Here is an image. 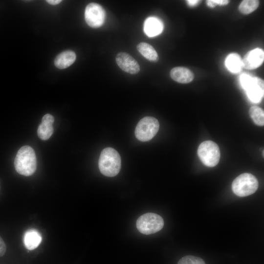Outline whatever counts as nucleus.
<instances>
[{"instance_id":"f03ea898","label":"nucleus","mask_w":264,"mask_h":264,"mask_svg":"<svg viewBox=\"0 0 264 264\" xmlns=\"http://www.w3.org/2000/svg\"><path fill=\"white\" fill-rule=\"evenodd\" d=\"M119 153L114 149L108 147L101 153L98 166L100 172L104 176L112 177L119 172L121 165Z\"/></svg>"},{"instance_id":"393cba45","label":"nucleus","mask_w":264,"mask_h":264,"mask_svg":"<svg viewBox=\"0 0 264 264\" xmlns=\"http://www.w3.org/2000/svg\"><path fill=\"white\" fill-rule=\"evenodd\" d=\"M46 1L51 5H56L60 3L62 0H47Z\"/></svg>"},{"instance_id":"f257e3e1","label":"nucleus","mask_w":264,"mask_h":264,"mask_svg":"<svg viewBox=\"0 0 264 264\" xmlns=\"http://www.w3.org/2000/svg\"><path fill=\"white\" fill-rule=\"evenodd\" d=\"M16 171L20 175L30 176L37 168L36 156L34 150L29 146L21 147L17 152L14 160Z\"/></svg>"},{"instance_id":"4be33fe9","label":"nucleus","mask_w":264,"mask_h":264,"mask_svg":"<svg viewBox=\"0 0 264 264\" xmlns=\"http://www.w3.org/2000/svg\"><path fill=\"white\" fill-rule=\"evenodd\" d=\"M252 78V77L246 74H243L240 76V82L242 87L244 89L248 86Z\"/></svg>"},{"instance_id":"ddd939ff","label":"nucleus","mask_w":264,"mask_h":264,"mask_svg":"<svg viewBox=\"0 0 264 264\" xmlns=\"http://www.w3.org/2000/svg\"><path fill=\"white\" fill-rule=\"evenodd\" d=\"M163 29V23L159 19L155 17H149L144 23V31L150 37L160 34Z\"/></svg>"},{"instance_id":"20e7f679","label":"nucleus","mask_w":264,"mask_h":264,"mask_svg":"<svg viewBox=\"0 0 264 264\" xmlns=\"http://www.w3.org/2000/svg\"><path fill=\"white\" fill-rule=\"evenodd\" d=\"M136 226L142 234L150 235L159 231L164 226V220L159 215L148 213L138 218Z\"/></svg>"},{"instance_id":"4468645a","label":"nucleus","mask_w":264,"mask_h":264,"mask_svg":"<svg viewBox=\"0 0 264 264\" xmlns=\"http://www.w3.org/2000/svg\"><path fill=\"white\" fill-rule=\"evenodd\" d=\"M41 234L36 229L28 230L23 237L25 247L28 250H32L36 248L42 242Z\"/></svg>"},{"instance_id":"f8f14e48","label":"nucleus","mask_w":264,"mask_h":264,"mask_svg":"<svg viewBox=\"0 0 264 264\" xmlns=\"http://www.w3.org/2000/svg\"><path fill=\"white\" fill-rule=\"evenodd\" d=\"M171 77L175 81L187 84L193 81L194 78L193 73L188 68L184 67H175L170 71Z\"/></svg>"},{"instance_id":"0eeeda50","label":"nucleus","mask_w":264,"mask_h":264,"mask_svg":"<svg viewBox=\"0 0 264 264\" xmlns=\"http://www.w3.org/2000/svg\"><path fill=\"white\" fill-rule=\"evenodd\" d=\"M106 12L100 4L91 2L87 5L85 11V21L90 27L98 28L104 23Z\"/></svg>"},{"instance_id":"5701e85b","label":"nucleus","mask_w":264,"mask_h":264,"mask_svg":"<svg viewBox=\"0 0 264 264\" xmlns=\"http://www.w3.org/2000/svg\"><path fill=\"white\" fill-rule=\"evenodd\" d=\"M6 245L3 240L0 236V257L4 255L6 252Z\"/></svg>"},{"instance_id":"2eb2a0df","label":"nucleus","mask_w":264,"mask_h":264,"mask_svg":"<svg viewBox=\"0 0 264 264\" xmlns=\"http://www.w3.org/2000/svg\"><path fill=\"white\" fill-rule=\"evenodd\" d=\"M76 55L72 50H66L59 54L54 60L55 66L59 69H64L71 66L75 61Z\"/></svg>"},{"instance_id":"1a4fd4ad","label":"nucleus","mask_w":264,"mask_h":264,"mask_svg":"<svg viewBox=\"0 0 264 264\" xmlns=\"http://www.w3.org/2000/svg\"><path fill=\"white\" fill-rule=\"evenodd\" d=\"M249 99L253 102L258 103L264 96V81L258 77H252L244 89Z\"/></svg>"},{"instance_id":"39448f33","label":"nucleus","mask_w":264,"mask_h":264,"mask_svg":"<svg viewBox=\"0 0 264 264\" xmlns=\"http://www.w3.org/2000/svg\"><path fill=\"white\" fill-rule=\"evenodd\" d=\"M198 154L203 164L213 167L216 166L220 161V150L215 142L207 140L199 145Z\"/></svg>"},{"instance_id":"dca6fc26","label":"nucleus","mask_w":264,"mask_h":264,"mask_svg":"<svg viewBox=\"0 0 264 264\" xmlns=\"http://www.w3.org/2000/svg\"><path fill=\"white\" fill-rule=\"evenodd\" d=\"M137 49L144 57L150 61L155 62L158 61V54L150 44L144 42L140 43L137 45Z\"/></svg>"},{"instance_id":"6e6552de","label":"nucleus","mask_w":264,"mask_h":264,"mask_svg":"<svg viewBox=\"0 0 264 264\" xmlns=\"http://www.w3.org/2000/svg\"><path fill=\"white\" fill-rule=\"evenodd\" d=\"M116 62L119 67L124 71L131 74H135L140 71L137 62L126 52H119L116 57Z\"/></svg>"},{"instance_id":"aec40b11","label":"nucleus","mask_w":264,"mask_h":264,"mask_svg":"<svg viewBox=\"0 0 264 264\" xmlns=\"http://www.w3.org/2000/svg\"><path fill=\"white\" fill-rule=\"evenodd\" d=\"M177 264H206L204 261L200 258L188 255L185 256L180 259Z\"/></svg>"},{"instance_id":"7ed1b4c3","label":"nucleus","mask_w":264,"mask_h":264,"mask_svg":"<svg viewBox=\"0 0 264 264\" xmlns=\"http://www.w3.org/2000/svg\"><path fill=\"white\" fill-rule=\"evenodd\" d=\"M258 186L256 177L251 174L245 173L235 178L232 184V189L237 196L244 197L254 193Z\"/></svg>"},{"instance_id":"b1692460","label":"nucleus","mask_w":264,"mask_h":264,"mask_svg":"<svg viewBox=\"0 0 264 264\" xmlns=\"http://www.w3.org/2000/svg\"><path fill=\"white\" fill-rule=\"evenodd\" d=\"M200 1L198 0H188L187 2L190 6H194L198 4Z\"/></svg>"},{"instance_id":"a211bd4d","label":"nucleus","mask_w":264,"mask_h":264,"mask_svg":"<svg viewBox=\"0 0 264 264\" xmlns=\"http://www.w3.org/2000/svg\"><path fill=\"white\" fill-rule=\"evenodd\" d=\"M249 113L256 125L260 126L264 125V112L263 109L257 106H252L250 108Z\"/></svg>"},{"instance_id":"423d86ee","label":"nucleus","mask_w":264,"mask_h":264,"mask_svg":"<svg viewBox=\"0 0 264 264\" xmlns=\"http://www.w3.org/2000/svg\"><path fill=\"white\" fill-rule=\"evenodd\" d=\"M159 128L158 120L154 117L146 116L137 123L135 135L139 140L145 142L152 139L157 133Z\"/></svg>"},{"instance_id":"9d476101","label":"nucleus","mask_w":264,"mask_h":264,"mask_svg":"<svg viewBox=\"0 0 264 264\" xmlns=\"http://www.w3.org/2000/svg\"><path fill=\"white\" fill-rule=\"evenodd\" d=\"M264 50L256 48L249 51L242 60V67L247 69H253L260 66L264 62Z\"/></svg>"},{"instance_id":"6ab92c4d","label":"nucleus","mask_w":264,"mask_h":264,"mask_svg":"<svg viewBox=\"0 0 264 264\" xmlns=\"http://www.w3.org/2000/svg\"><path fill=\"white\" fill-rule=\"evenodd\" d=\"M259 5V0H244L240 4L239 10L243 14H248L254 11L258 7Z\"/></svg>"},{"instance_id":"412c9836","label":"nucleus","mask_w":264,"mask_h":264,"mask_svg":"<svg viewBox=\"0 0 264 264\" xmlns=\"http://www.w3.org/2000/svg\"><path fill=\"white\" fill-rule=\"evenodd\" d=\"M229 2V0H208L206 1L207 5L211 8L215 7L217 5H225Z\"/></svg>"},{"instance_id":"9b49d317","label":"nucleus","mask_w":264,"mask_h":264,"mask_svg":"<svg viewBox=\"0 0 264 264\" xmlns=\"http://www.w3.org/2000/svg\"><path fill=\"white\" fill-rule=\"evenodd\" d=\"M54 121V118L50 114H46L43 117L37 130L38 136L40 139L45 140L50 137L53 132Z\"/></svg>"},{"instance_id":"f3484780","label":"nucleus","mask_w":264,"mask_h":264,"mask_svg":"<svg viewBox=\"0 0 264 264\" xmlns=\"http://www.w3.org/2000/svg\"><path fill=\"white\" fill-rule=\"evenodd\" d=\"M225 65L228 69L233 73H237L242 67V59L237 53H231L226 58Z\"/></svg>"}]
</instances>
